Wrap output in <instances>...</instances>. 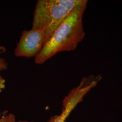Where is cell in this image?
<instances>
[{"label": "cell", "mask_w": 122, "mask_h": 122, "mask_svg": "<svg viewBox=\"0 0 122 122\" xmlns=\"http://www.w3.org/2000/svg\"><path fill=\"white\" fill-rule=\"evenodd\" d=\"M0 122H16L15 116L8 111L0 112Z\"/></svg>", "instance_id": "cell-5"}, {"label": "cell", "mask_w": 122, "mask_h": 122, "mask_svg": "<svg viewBox=\"0 0 122 122\" xmlns=\"http://www.w3.org/2000/svg\"><path fill=\"white\" fill-rule=\"evenodd\" d=\"M16 122H34L32 121H26V120H19Z\"/></svg>", "instance_id": "cell-8"}, {"label": "cell", "mask_w": 122, "mask_h": 122, "mask_svg": "<svg viewBox=\"0 0 122 122\" xmlns=\"http://www.w3.org/2000/svg\"><path fill=\"white\" fill-rule=\"evenodd\" d=\"M5 80L0 75V93L2 92L3 90L5 87Z\"/></svg>", "instance_id": "cell-7"}, {"label": "cell", "mask_w": 122, "mask_h": 122, "mask_svg": "<svg viewBox=\"0 0 122 122\" xmlns=\"http://www.w3.org/2000/svg\"><path fill=\"white\" fill-rule=\"evenodd\" d=\"M45 43V35L42 30L34 29L25 30L15 49V55L26 58L36 57L42 49Z\"/></svg>", "instance_id": "cell-4"}, {"label": "cell", "mask_w": 122, "mask_h": 122, "mask_svg": "<svg viewBox=\"0 0 122 122\" xmlns=\"http://www.w3.org/2000/svg\"><path fill=\"white\" fill-rule=\"evenodd\" d=\"M87 1L85 0L52 33L40 52L35 57L36 64H43L58 53L72 51L77 48L85 36L83 17Z\"/></svg>", "instance_id": "cell-1"}, {"label": "cell", "mask_w": 122, "mask_h": 122, "mask_svg": "<svg viewBox=\"0 0 122 122\" xmlns=\"http://www.w3.org/2000/svg\"><path fill=\"white\" fill-rule=\"evenodd\" d=\"M99 82V79L93 75L82 79L79 85L71 90L65 97L61 114L53 116L48 122H65L73 110L82 101L85 96Z\"/></svg>", "instance_id": "cell-3"}, {"label": "cell", "mask_w": 122, "mask_h": 122, "mask_svg": "<svg viewBox=\"0 0 122 122\" xmlns=\"http://www.w3.org/2000/svg\"><path fill=\"white\" fill-rule=\"evenodd\" d=\"M6 51L4 47L0 46V54L4 53ZM7 68V63L4 58H0V71L6 70Z\"/></svg>", "instance_id": "cell-6"}, {"label": "cell", "mask_w": 122, "mask_h": 122, "mask_svg": "<svg viewBox=\"0 0 122 122\" xmlns=\"http://www.w3.org/2000/svg\"><path fill=\"white\" fill-rule=\"evenodd\" d=\"M84 0H39L35 6L32 29L43 31L46 42L61 23Z\"/></svg>", "instance_id": "cell-2"}]
</instances>
